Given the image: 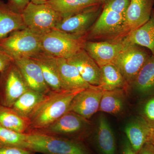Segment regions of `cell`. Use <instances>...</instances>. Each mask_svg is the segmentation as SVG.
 <instances>
[{"instance_id":"15","label":"cell","mask_w":154,"mask_h":154,"mask_svg":"<svg viewBox=\"0 0 154 154\" xmlns=\"http://www.w3.org/2000/svg\"><path fill=\"white\" fill-rule=\"evenodd\" d=\"M66 60L69 63L75 66L86 82L91 86L99 85L101 76L100 67L84 48Z\"/></svg>"},{"instance_id":"8","label":"cell","mask_w":154,"mask_h":154,"mask_svg":"<svg viewBox=\"0 0 154 154\" xmlns=\"http://www.w3.org/2000/svg\"><path fill=\"white\" fill-rule=\"evenodd\" d=\"M151 55L144 47L125 42L112 63L119 70L128 85L131 86L138 73Z\"/></svg>"},{"instance_id":"28","label":"cell","mask_w":154,"mask_h":154,"mask_svg":"<svg viewBox=\"0 0 154 154\" xmlns=\"http://www.w3.org/2000/svg\"><path fill=\"white\" fill-rule=\"evenodd\" d=\"M8 147L29 149L27 134L18 132L0 125V148Z\"/></svg>"},{"instance_id":"5","label":"cell","mask_w":154,"mask_h":154,"mask_svg":"<svg viewBox=\"0 0 154 154\" xmlns=\"http://www.w3.org/2000/svg\"><path fill=\"white\" fill-rule=\"evenodd\" d=\"M42 50L57 58L68 59L83 48L85 36L54 29L41 36Z\"/></svg>"},{"instance_id":"31","label":"cell","mask_w":154,"mask_h":154,"mask_svg":"<svg viewBox=\"0 0 154 154\" xmlns=\"http://www.w3.org/2000/svg\"><path fill=\"white\" fill-rule=\"evenodd\" d=\"M29 149L19 147H8L0 148V154H34Z\"/></svg>"},{"instance_id":"33","label":"cell","mask_w":154,"mask_h":154,"mask_svg":"<svg viewBox=\"0 0 154 154\" xmlns=\"http://www.w3.org/2000/svg\"><path fill=\"white\" fill-rule=\"evenodd\" d=\"M138 154H154V145L149 142H146Z\"/></svg>"},{"instance_id":"12","label":"cell","mask_w":154,"mask_h":154,"mask_svg":"<svg viewBox=\"0 0 154 154\" xmlns=\"http://www.w3.org/2000/svg\"><path fill=\"white\" fill-rule=\"evenodd\" d=\"M103 91L98 86H91L81 91L72 100L68 111L89 119L99 111Z\"/></svg>"},{"instance_id":"24","label":"cell","mask_w":154,"mask_h":154,"mask_svg":"<svg viewBox=\"0 0 154 154\" xmlns=\"http://www.w3.org/2000/svg\"><path fill=\"white\" fill-rule=\"evenodd\" d=\"M46 4L58 13L62 19L100 5L96 0H49Z\"/></svg>"},{"instance_id":"13","label":"cell","mask_w":154,"mask_h":154,"mask_svg":"<svg viewBox=\"0 0 154 154\" xmlns=\"http://www.w3.org/2000/svg\"><path fill=\"white\" fill-rule=\"evenodd\" d=\"M14 62L29 89L45 94L51 92L45 82L41 68L35 60L26 58Z\"/></svg>"},{"instance_id":"9","label":"cell","mask_w":154,"mask_h":154,"mask_svg":"<svg viewBox=\"0 0 154 154\" xmlns=\"http://www.w3.org/2000/svg\"><path fill=\"white\" fill-rule=\"evenodd\" d=\"M29 89L14 61L1 74L0 105L12 107L20 96Z\"/></svg>"},{"instance_id":"27","label":"cell","mask_w":154,"mask_h":154,"mask_svg":"<svg viewBox=\"0 0 154 154\" xmlns=\"http://www.w3.org/2000/svg\"><path fill=\"white\" fill-rule=\"evenodd\" d=\"M97 142L102 154H115V136L107 119L103 115H100L98 119Z\"/></svg>"},{"instance_id":"2","label":"cell","mask_w":154,"mask_h":154,"mask_svg":"<svg viewBox=\"0 0 154 154\" xmlns=\"http://www.w3.org/2000/svg\"><path fill=\"white\" fill-rule=\"evenodd\" d=\"M82 91H51L28 117L30 125L27 133L43 129L60 118L68 111L72 100Z\"/></svg>"},{"instance_id":"17","label":"cell","mask_w":154,"mask_h":154,"mask_svg":"<svg viewBox=\"0 0 154 154\" xmlns=\"http://www.w3.org/2000/svg\"><path fill=\"white\" fill-rule=\"evenodd\" d=\"M30 58L35 60L41 68L45 82L51 91H63L59 75L56 58L42 51Z\"/></svg>"},{"instance_id":"21","label":"cell","mask_w":154,"mask_h":154,"mask_svg":"<svg viewBox=\"0 0 154 154\" xmlns=\"http://www.w3.org/2000/svg\"><path fill=\"white\" fill-rule=\"evenodd\" d=\"M25 28L22 14L14 11L0 0V40L15 31Z\"/></svg>"},{"instance_id":"3","label":"cell","mask_w":154,"mask_h":154,"mask_svg":"<svg viewBox=\"0 0 154 154\" xmlns=\"http://www.w3.org/2000/svg\"><path fill=\"white\" fill-rule=\"evenodd\" d=\"M0 49L14 61L31 58L42 51L41 36L27 28L15 30L0 40Z\"/></svg>"},{"instance_id":"35","label":"cell","mask_w":154,"mask_h":154,"mask_svg":"<svg viewBox=\"0 0 154 154\" xmlns=\"http://www.w3.org/2000/svg\"><path fill=\"white\" fill-rule=\"evenodd\" d=\"M148 142H149L154 145V127L152 128H151Z\"/></svg>"},{"instance_id":"20","label":"cell","mask_w":154,"mask_h":154,"mask_svg":"<svg viewBox=\"0 0 154 154\" xmlns=\"http://www.w3.org/2000/svg\"><path fill=\"white\" fill-rule=\"evenodd\" d=\"M131 86L142 96L154 95V55L152 54L146 62Z\"/></svg>"},{"instance_id":"7","label":"cell","mask_w":154,"mask_h":154,"mask_svg":"<svg viewBox=\"0 0 154 154\" xmlns=\"http://www.w3.org/2000/svg\"><path fill=\"white\" fill-rule=\"evenodd\" d=\"M91 125L89 119L74 112L68 111L47 127L30 133L79 140L89 130Z\"/></svg>"},{"instance_id":"11","label":"cell","mask_w":154,"mask_h":154,"mask_svg":"<svg viewBox=\"0 0 154 154\" xmlns=\"http://www.w3.org/2000/svg\"><path fill=\"white\" fill-rule=\"evenodd\" d=\"M125 44L123 38L101 42L86 40L83 48L101 66L112 63Z\"/></svg>"},{"instance_id":"16","label":"cell","mask_w":154,"mask_h":154,"mask_svg":"<svg viewBox=\"0 0 154 154\" xmlns=\"http://www.w3.org/2000/svg\"><path fill=\"white\" fill-rule=\"evenodd\" d=\"M58 71L63 91L83 90L91 85L84 81L76 68L69 63L66 59L57 58Z\"/></svg>"},{"instance_id":"14","label":"cell","mask_w":154,"mask_h":154,"mask_svg":"<svg viewBox=\"0 0 154 154\" xmlns=\"http://www.w3.org/2000/svg\"><path fill=\"white\" fill-rule=\"evenodd\" d=\"M154 5V0H130L125 15L126 35L148 21Z\"/></svg>"},{"instance_id":"10","label":"cell","mask_w":154,"mask_h":154,"mask_svg":"<svg viewBox=\"0 0 154 154\" xmlns=\"http://www.w3.org/2000/svg\"><path fill=\"white\" fill-rule=\"evenodd\" d=\"M101 5L90 7L63 19L56 30L80 36H85L102 12Z\"/></svg>"},{"instance_id":"22","label":"cell","mask_w":154,"mask_h":154,"mask_svg":"<svg viewBox=\"0 0 154 154\" xmlns=\"http://www.w3.org/2000/svg\"><path fill=\"white\" fill-rule=\"evenodd\" d=\"M101 70L100 83L98 87L103 91L116 89L126 90L128 86L119 70L112 63L99 66Z\"/></svg>"},{"instance_id":"6","label":"cell","mask_w":154,"mask_h":154,"mask_svg":"<svg viewBox=\"0 0 154 154\" xmlns=\"http://www.w3.org/2000/svg\"><path fill=\"white\" fill-rule=\"evenodd\" d=\"M25 28L39 36L55 29L62 20L58 13L47 4L30 2L22 14Z\"/></svg>"},{"instance_id":"32","label":"cell","mask_w":154,"mask_h":154,"mask_svg":"<svg viewBox=\"0 0 154 154\" xmlns=\"http://www.w3.org/2000/svg\"><path fill=\"white\" fill-rule=\"evenodd\" d=\"M14 61L11 57L0 49V72L5 71Z\"/></svg>"},{"instance_id":"1","label":"cell","mask_w":154,"mask_h":154,"mask_svg":"<svg viewBox=\"0 0 154 154\" xmlns=\"http://www.w3.org/2000/svg\"><path fill=\"white\" fill-rule=\"evenodd\" d=\"M130 0H107L102 12L88 33L86 40L124 38L125 33V15Z\"/></svg>"},{"instance_id":"26","label":"cell","mask_w":154,"mask_h":154,"mask_svg":"<svg viewBox=\"0 0 154 154\" xmlns=\"http://www.w3.org/2000/svg\"><path fill=\"white\" fill-rule=\"evenodd\" d=\"M0 125L22 133L29 129V119L20 115L12 107L0 105Z\"/></svg>"},{"instance_id":"36","label":"cell","mask_w":154,"mask_h":154,"mask_svg":"<svg viewBox=\"0 0 154 154\" xmlns=\"http://www.w3.org/2000/svg\"><path fill=\"white\" fill-rule=\"evenodd\" d=\"M49 0H30L31 2L37 5L46 4Z\"/></svg>"},{"instance_id":"19","label":"cell","mask_w":154,"mask_h":154,"mask_svg":"<svg viewBox=\"0 0 154 154\" xmlns=\"http://www.w3.org/2000/svg\"><path fill=\"white\" fill-rule=\"evenodd\" d=\"M152 128L142 116L135 119L127 125L125 133L128 140L136 153L148 142Z\"/></svg>"},{"instance_id":"29","label":"cell","mask_w":154,"mask_h":154,"mask_svg":"<svg viewBox=\"0 0 154 154\" xmlns=\"http://www.w3.org/2000/svg\"><path fill=\"white\" fill-rule=\"evenodd\" d=\"M148 99L143 108L141 116L151 127H154V95Z\"/></svg>"},{"instance_id":"30","label":"cell","mask_w":154,"mask_h":154,"mask_svg":"<svg viewBox=\"0 0 154 154\" xmlns=\"http://www.w3.org/2000/svg\"><path fill=\"white\" fill-rule=\"evenodd\" d=\"M30 0H8V5L14 11L22 14Z\"/></svg>"},{"instance_id":"34","label":"cell","mask_w":154,"mask_h":154,"mask_svg":"<svg viewBox=\"0 0 154 154\" xmlns=\"http://www.w3.org/2000/svg\"><path fill=\"white\" fill-rule=\"evenodd\" d=\"M121 154H137L135 152L131 145L128 140L125 141L122 149Z\"/></svg>"},{"instance_id":"25","label":"cell","mask_w":154,"mask_h":154,"mask_svg":"<svg viewBox=\"0 0 154 154\" xmlns=\"http://www.w3.org/2000/svg\"><path fill=\"white\" fill-rule=\"evenodd\" d=\"M49 94H43L29 89L20 96L11 107L20 115L28 118L34 110L47 98Z\"/></svg>"},{"instance_id":"38","label":"cell","mask_w":154,"mask_h":154,"mask_svg":"<svg viewBox=\"0 0 154 154\" xmlns=\"http://www.w3.org/2000/svg\"><path fill=\"white\" fill-rule=\"evenodd\" d=\"M1 74H2V73L0 72V78H1Z\"/></svg>"},{"instance_id":"37","label":"cell","mask_w":154,"mask_h":154,"mask_svg":"<svg viewBox=\"0 0 154 154\" xmlns=\"http://www.w3.org/2000/svg\"><path fill=\"white\" fill-rule=\"evenodd\" d=\"M96 2H97L99 4H103L106 2L107 0H96Z\"/></svg>"},{"instance_id":"4","label":"cell","mask_w":154,"mask_h":154,"mask_svg":"<svg viewBox=\"0 0 154 154\" xmlns=\"http://www.w3.org/2000/svg\"><path fill=\"white\" fill-rule=\"evenodd\" d=\"M29 149L44 154H90L80 141L37 133L27 134Z\"/></svg>"},{"instance_id":"23","label":"cell","mask_w":154,"mask_h":154,"mask_svg":"<svg viewBox=\"0 0 154 154\" xmlns=\"http://www.w3.org/2000/svg\"><path fill=\"white\" fill-rule=\"evenodd\" d=\"M125 90L116 89L103 91L99 111L118 115L124 111L126 105Z\"/></svg>"},{"instance_id":"18","label":"cell","mask_w":154,"mask_h":154,"mask_svg":"<svg viewBox=\"0 0 154 154\" xmlns=\"http://www.w3.org/2000/svg\"><path fill=\"white\" fill-rule=\"evenodd\" d=\"M123 38L126 43L147 48L152 55H154V8L147 22L130 32Z\"/></svg>"}]
</instances>
